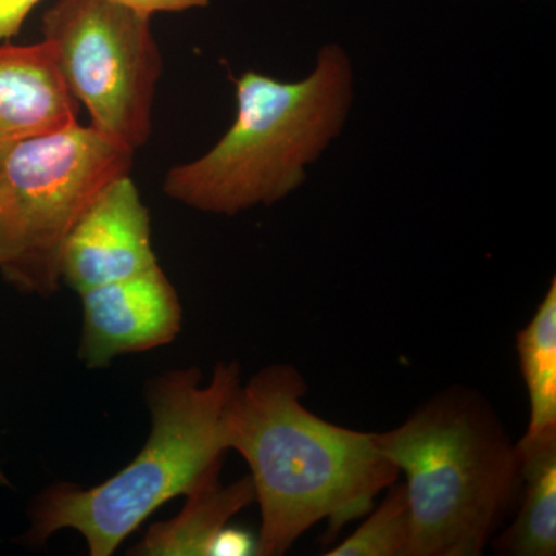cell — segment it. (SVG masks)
<instances>
[{"instance_id": "obj_2", "label": "cell", "mask_w": 556, "mask_h": 556, "mask_svg": "<svg viewBox=\"0 0 556 556\" xmlns=\"http://www.w3.org/2000/svg\"><path fill=\"white\" fill-rule=\"evenodd\" d=\"M375 442L407 478L412 556H481L518 506L517 442L477 390L439 391Z\"/></svg>"}, {"instance_id": "obj_5", "label": "cell", "mask_w": 556, "mask_h": 556, "mask_svg": "<svg viewBox=\"0 0 556 556\" xmlns=\"http://www.w3.org/2000/svg\"><path fill=\"white\" fill-rule=\"evenodd\" d=\"M134 150L79 123L0 150V273L14 288L43 298L61 285L68 233L121 175Z\"/></svg>"}, {"instance_id": "obj_17", "label": "cell", "mask_w": 556, "mask_h": 556, "mask_svg": "<svg viewBox=\"0 0 556 556\" xmlns=\"http://www.w3.org/2000/svg\"><path fill=\"white\" fill-rule=\"evenodd\" d=\"M9 484V481H7L5 475H3V471L0 470V485H7Z\"/></svg>"}, {"instance_id": "obj_7", "label": "cell", "mask_w": 556, "mask_h": 556, "mask_svg": "<svg viewBox=\"0 0 556 556\" xmlns=\"http://www.w3.org/2000/svg\"><path fill=\"white\" fill-rule=\"evenodd\" d=\"M159 265L152 226L130 174L113 179L68 233L61 281L76 292L124 280Z\"/></svg>"}, {"instance_id": "obj_11", "label": "cell", "mask_w": 556, "mask_h": 556, "mask_svg": "<svg viewBox=\"0 0 556 556\" xmlns=\"http://www.w3.org/2000/svg\"><path fill=\"white\" fill-rule=\"evenodd\" d=\"M178 517L150 527L131 555L214 556L215 544L230 519L255 503L251 477L229 485L212 481L186 496Z\"/></svg>"}, {"instance_id": "obj_13", "label": "cell", "mask_w": 556, "mask_h": 556, "mask_svg": "<svg viewBox=\"0 0 556 556\" xmlns=\"http://www.w3.org/2000/svg\"><path fill=\"white\" fill-rule=\"evenodd\" d=\"M378 507L353 535L325 552L327 556H412L413 521L407 486H388Z\"/></svg>"}, {"instance_id": "obj_9", "label": "cell", "mask_w": 556, "mask_h": 556, "mask_svg": "<svg viewBox=\"0 0 556 556\" xmlns=\"http://www.w3.org/2000/svg\"><path fill=\"white\" fill-rule=\"evenodd\" d=\"M78 113L49 40L0 42V150L73 126L79 123Z\"/></svg>"}, {"instance_id": "obj_16", "label": "cell", "mask_w": 556, "mask_h": 556, "mask_svg": "<svg viewBox=\"0 0 556 556\" xmlns=\"http://www.w3.org/2000/svg\"><path fill=\"white\" fill-rule=\"evenodd\" d=\"M115 2L153 16L155 13H179V11L206 7L208 0H115Z\"/></svg>"}, {"instance_id": "obj_4", "label": "cell", "mask_w": 556, "mask_h": 556, "mask_svg": "<svg viewBox=\"0 0 556 556\" xmlns=\"http://www.w3.org/2000/svg\"><path fill=\"white\" fill-rule=\"evenodd\" d=\"M351 83L350 61L334 46L320 51L316 70L300 83L244 73L236 79L232 126L206 155L167 172L164 193L225 215L285 199L342 130Z\"/></svg>"}, {"instance_id": "obj_3", "label": "cell", "mask_w": 556, "mask_h": 556, "mask_svg": "<svg viewBox=\"0 0 556 556\" xmlns=\"http://www.w3.org/2000/svg\"><path fill=\"white\" fill-rule=\"evenodd\" d=\"M241 387L237 362H222L207 386L199 368L175 369L146 388L152 428L144 447L100 485L58 484L33 506L30 541L46 543L73 529L91 556H110L142 522L177 496L217 481L226 444V415Z\"/></svg>"}, {"instance_id": "obj_8", "label": "cell", "mask_w": 556, "mask_h": 556, "mask_svg": "<svg viewBox=\"0 0 556 556\" xmlns=\"http://www.w3.org/2000/svg\"><path fill=\"white\" fill-rule=\"evenodd\" d=\"M79 295L84 308L79 357L91 369L109 367L124 354L167 345L181 329L177 291L159 265Z\"/></svg>"}, {"instance_id": "obj_6", "label": "cell", "mask_w": 556, "mask_h": 556, "mask_svg": "<svg viewBox=\"0 0 556 556\" xmlns=\"http://www.w3.org/2000/svg\"><path fill=\"white\" fill-rule=\"evenodd\" d=\"M150 17L115 0H58L42 20L43 39L90 126L134 152L152 134L163 73Z\"/></svg>"}, {"instance_id": "obj_10", "label": "cell", "mask_w": 556, "mask_h": 556, "mask_svg": "<svg viewBox=\"0 0 556 556\" xmlns=\"http://www.w3.org/2000/svg\"><path fill=\"white\" fill-rule=\"evenodd\" d=\"M521 496L517 518L492 541L497 555H556V430L517 442Z\"/></svg>"}, {"instance_id": "obj_15", "label": "cell", "mask_w": 556, "mask_h": 556, "mask_svg": "<svg viewBox=\"0 0 556 556\" xmlns=\"http://www.w3.org/2000/svg\"><path fill=\"white\" fill-rule=\"evenodd\" d=\"M258 554V540L244 530L226 527L215 544L214 556H248Z\"/></svg>"}, {"instance_id": "obj_12", "label": "cell", "mask_w": 556, "mask_h": 556, "mask_svg": "<svg viewBox=\"0 0 556 556\" xmlns=\"http://www.w3.org/2000/svg\"><path fill=\"white\" fill-rule=\"evenodd\" d=\"M519 368L530 402L525 438L556 430V278L529 324L517 334Z\"/></svg>"}, {"instance_id": "obj_14", "label": "cell", "mask_w": 556, "mask_h": 556, "mask_svg": "<svg viewBox=\"0 0 556 556\" xmlns=\"http://www.w3.org/2000/svg\"><path fill=\"white\" fill-rule=\"evenodd\" d=\"M40 0H0V42L20 35L22 25Z\"/></svg>"}, {"instance_id": "obj_1", "label": "cell", "mask_w": 556, "mask_h": 556, "mask_svg": "<svg viewBox=\"0 0 556 556\" xmlns=\"http://www.w3.org/2000/svg\"><path fill=\"white\" fill-rule=\"evenodd\" d=\"M305 378L292 365L260 369L226 415V444L251 470L262 514L260 556H280L327 521L334 532L365 517L399 470L375 433L328 422L302 404Z\"/></svg>"}]
</instances>
